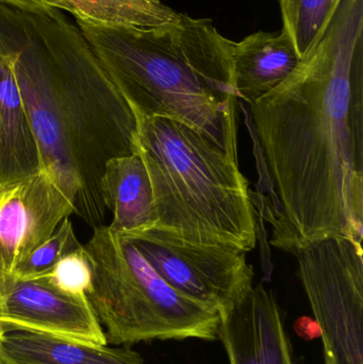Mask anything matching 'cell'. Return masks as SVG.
<instances>
[{
    "label": "cell",
    "instance_id": "1",
    "mask_svg": "<svg viewBox=\"0 0 363 364\" xmlns=\"http://www.w3.org/2000/svg\"><path fill=\"white\" fill-rule=\"evenodd\" d=\"M278 208L270 243L298 256L363 239V0H342L319 42L249 104Z\"/></svg>",
    "mask_w": 363,
    "mask_h": 364
},
{
    "label": "cell",
    "instance_id": "2",
    "mask_svg": "<svg viewBox=\"0 0 363 364\" xmlns=\"http://www.w3.org/2000/svg\"><path fill=\"white\" fill-rule=\"evenodd\" d=\"M0 49L10 55L50 173L92 228L102 226L106 164L136 153V119L76 21L61 9L0 2Z\"/></svg>",
    "mask_w": 363,
    "mask_h": 364
},
{
    "label": "cell",
    "instance_id": "3",
    "mask_svg": "<svg viewBox=\"0 0 363 364\" xmlns=\"http://www.w3.org/2000/svg\"><path fill=\"white\" fill-rule=\"evenodd\" d=\"M76 23L132 111L181 122L223 145L238 139L232 41L211 19L179 13L155 27Z\"/></svg>",
    "mask_w": 363,
    "mask_h": 364
},
{
    "label": "cell",
    "instance_id": "4",
    "mask_svg": "<svg viewBox=\"0 0 363 364\" xmlns=\"http://www.w3.org/2000/svg\"><path fill=\"white\" fill-rule=\"evenodd\" d=\"M136 151L153 193V228L181 239L251 252L257 216L239 168L238 139L228 144L175 119L134 112Z\"/></svg>",
    "mask_w": 363,
    "mask_h": 364
},
{
    "label": "cell",
    "instance_id": "5",
    "mask_svg": "<svg viewBox=\"0 0 363 364\" xmlns=\"http://www.w3.org/2000/svg\"><path fill=\"white\" fill-rule=\"evenodd\" d=\"M83 247L92 267L87 299L108 342L217 339L219 310L166 284L131 242L102 225Z\"/></svg>",
    "mask_w": 363,
    "mask_h": 364
},
{
    "label": "cell",
    "instance_id": "6",
    "mask_svg": "<svg viewBox=\"0 0 363 364\" xmlns=\"http://www.w3.org/2000/svg\"><path fill=\"white\" fill-rule=\"evenodd\" d=\"M325 364H363L362 241L328 237L296 256Z\"/></svg>",
    "mask_w": 363,
    "mask_h": 364
},
{
    "label": "cell",
    "instance_id": "7",
    "mask_svg": "<svg viewBox=\"0 0 363 364\" xmlns=\"http://www.w3.org/2000/svg\"><path fill=\"white\" fill-rule=\"evenodd\" d=\"M125 237L160 277L181 294L208 304L220 314L253 288L255 273L246 254L228 246L195 243L151 228Z\"/></svg>",
    "mask_w": 363,
    "mask_h": 364
},
{
    "label": "cell",
    "instance_id": "8",
    "mask_svg": "<svg viewBox=\"0 0 363 364\" xmlns=\"http://www.w3.org/2000/svg\"><path fill=\"white\" fill-rule=\"evenodd\" d=\"M72 213V198L46 170L0 184V296L17 265Z\"/></svg>",
    "mask_w": 363,
    "mask_h": 364
},
{
    "label": "cell",
    "instance_id": "9",
    "mask_svg": "<svg viewBox=\"0 0 363 364\" xmlns=\"http://www.w3.org/2000/svg\"><path fill=\"white\" fill-rule=\"evenodd\" d=\"M4 329H25L107 346L106 333L87 295H72L45 278L15 280L0 296Z\"/></svg>",
    "mask_w": 363,
    "mask_h": 364
},
{
    "label": "cell",
    "instance_id": "10",
    "mask_svg": "<svg viewBox=\"0 0 363 364\" xmlns=\"http://www.w3.org/2000/svg\"><path fill=\"white\" fill-rule=\"evenodd\" d=\"M220 316L217 338L230 364H294L283 311L272 291L253 287Z\"/></svg>",
    "mask_w": 363,
    "mask_h": 364
},
{
    "label": "cell",
    "instance_id": "11",
    "mask_svg": "<svg viewBox=\"0 0 363 364\" xmlns=\"http://www.w3.org/2000/svg\"><path fill=\"white\" fill-rule=\"evenodd\" d=\"M44 170L42 155L13 70L0 49V184L23 181Z\"/></svg>",
    "mask_w": 363,
    "mask_h": 364
},
{
    "label": "cell",
    "instance_id": "12",
    "mask_svg": "<svg viewBox=\"0 0 363 364\" xmlns=\"http://www.w3.org/2000/svg\"><path fill=\"white\" fill-rule=\"evenodd\" d=\"M238 98L251 104L278 87L300 62L291 38L283 30L258 31L230 42Z\"/></svg>",
    "mask_w": 363,
    "mask_h": 364
},
{
    "label": "cell",
    "instance_id": "13",
    "mask_svg": "<svg viewBox=\"0 0 363 364\" xmlns=\"http://www.w3.org/2000/svg\"><path fill=\"white\" fill-rule=\"evenodd\" d=\"M102 195L113 215L109 229L119 237H129L153 228V193L148 171L138 151L114 158L106 164Z\"/></svg>",
    "mask_w": 363,
    "mask_h": 364
},
{
    "label": "cell",
    "instance_id": "14",
    "mask_svg": "<svg viewBox=\"0 0 363 364\" xmlns=\"http://www.w3.org/2000/svg\"><path fill=\"white\" fill-rule=\"evenodd\" d=\"M1 348L19 364H145L128 348H111L25 329H6Z\"/></svg>",
    "mask_w": 363,
    "mask_h": 364
},
{
    "label": "cell",
    "instance_id": "15",
    "mask_svg": "<svg viewBox=\"0 0 363 364\" xmlns=\"http://www.w3.org/2000/svg\"><path fill=\"white\" fill-rule=\"evenodd\" d=\"M75 21L110 27H155L170 23L179 12L161 0H58Z\"/></svg>",
    "mask_w": 363,
    "mask_h": 364
},
{
    "label": "cell",
    "instance_id": "16",
    "mask_svg": "<svg viewBox=\"0 0 363 364\" xmlns=\"http://www.w3.org/2000/svg\"><path fill=\"white\" fill-rule=\"evenodd\" d=\"M342 0H278L283 31L289 36L300 60L325 33Z\"/></svg>",
    "mask_w": 363,
    "mask_h": 364
},
{
    "label": "cell",
    "instance_id": "17",
    "mask_svg": "<svg viewBox=\"0 0 363 364\" xmlns=\"http://www.w3.org/2000/svg\"><path fill=\"white\" fill-rule=\"evenodd\" d=\"M82 247V244L77 239L72 220L65 218L48 239L17 265L13 274V282L45 277L64 256Z\"/></svg>",
    "mask_w": 363,
    "mask_h": 364
},
{
    "label": "cell",
    "instance_id": "18",
    "mask_svg": "<svg viewBox=\"0 0 363 364\" xmlns=\"http://www.w3.org/2000/svg\"><path fill=\"white\" fill-rule=\"evenodd\" d=\"M42 278L68 294L87 295L92 287V267L85 247L64 256Z\"/></svg>",
    "mask_w": 363,
    "mask_h": 364
},
{
    "label": "cell",
    "instance_id": "19",
    "mask_svg": "<svg viewBox=\"0 0 363 364\" xmlns=\"http://www.w3.org/2000/svg\"><path fill=\"white\" fill-rule=\"evenodd\" d=\"M0 2L29 9L58 8L63 10L58 0H0Z\"/></svg>",
    "mask_w": 363,
    "mask_h": 364
},
{
    "label": "cell",
    "instance_id": "20",
    "mask_svg": "<svg viewBox=\"0 0 363 364\" xmlns=\"http://www.w3.org/2000/svg\"><path fill=\"white\" fill-rule=\"evenodd\" d=\"M0 364H19L17 363L16 361L13 360L11 357H9L8 355L4 353V350H2L1 346H0Z\"/></svg>",
    "mask_w": 363,
    "mask_h": 364
},
{
    "label": "cell",
    "instance_id": "21",
    "mask_svg": "<svg viewBox=\"0 0 363 364\" xmlns=\"http://www.w3.org/2000/svg\"><path fill=\"white\" fill-rule=\"evenodd\" d=\"M4 333H6V329L2 326L1 323H0V346H1L2 340H4Z\"/></svg>",
    "mask_w": 363,
    "mask_h": 364
}]
</instances>
